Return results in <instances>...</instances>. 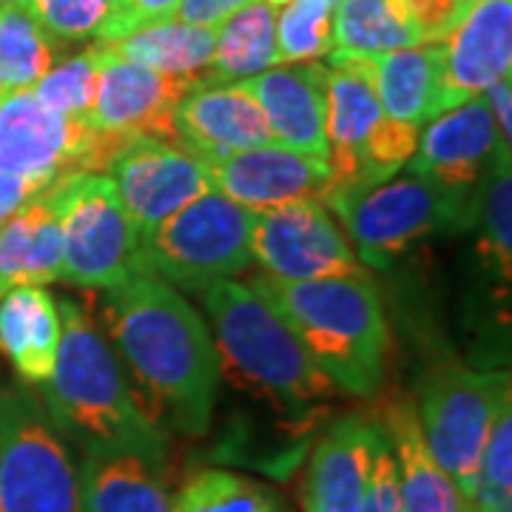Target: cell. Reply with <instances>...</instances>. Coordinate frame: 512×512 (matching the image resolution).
<instances>
[{
  "mask_svg": "<svg viewBox=\"0 0 512 512\" xmlns=\"http://www.w3.org/2000/svg\"><path fill=\"white\" fill-rule=\"evenodd\" d=\"M282 63L276 46V9L265 0H251L217 26V46L202 80L239 83Z\"/></svg>",
  "mask_w": 512,
  "mask_h": 512,
  "instance_id": "obj_28",
  "label": "cell"
},
{
  "mask_svg": "<svg viewBox=\"0 0 512 512\" xmlns=\"http://www.w3.org/2000/svg\"><path fill=\"white\" fill-rule=\"evenodd\" d=\"M26 6L43 26V32L57 46H63L97 37L109 15L111 0H26Z\"/></svg>",
  "mask_w": 512,
  "mask_h": 512,
  "instance_id": "obj_35",
  "label": "cell"
},
{
  "mask_svg": "<svg viewBox=\"0 0 512 512\" xmlns=\"http://www.w3.org/2000/svg\"><path fill=\"white\" fill-rule=\"evenodd\" d=\"M245 285L279 313L339 393H379L390 333L382 293L367 271L311 282L259 274Z\"/></svg>",
  "mask_w": 512,
  "mask_h": 512,
  "instance_id": "obj_3",
  "label": "cell"
},
{
  "mask_svg": "<svg viewBox=\"0 0 512 512\" xmlns=\"http://www.w3.org/2000/svg\"><path fill=\"white\" fill-rule=\"evenodd\" d=\"M419 126L390 120L373 89L350 69L328 66L330 191L373 188L402 171L419 146Z\"/></svg>",
  "mask_w": 512,
  "mask_h": 512,
  "instance_id": "obj_10",
  "label": "cell"
},
{
  "mask_svg": "<svg viewBox=\"0 0 512 512\" xmlns=\"http://www.w3.org/2000/svg\"><path fill=\"white\" fill-rule=\"evenodd\" d=\"M510 404L507 373H481L458 359L436 365L421 382L416 416L427 450L470 501L495 419Z\"/></svg>",
  "mask_w": 512,
  "mask_h": 512,
  "instance_id": "obj_7",
  "label": "cell"
},
{
  "mask_svg": "<svg viewBox=\"0 0 512 512\" xmlns=\"http://www.w3.org/2000/svg\"><path fill=\"white\" fill-rule=\"evenodd\" d=\"M177 6L180 0H111L109 15L97 32V43H111L143 26L177 18Z\"/></svg>",
  "mask_w": 512,
  "mask_h": 512,
  "instance_id": "obj_36",
  "label": "cell"
},
{
  "mask_svg": "<svg viewBox=\"0 0 512 512\" xmlns=\"http://www.w3.org/2000/svg\"><path fill=\"white\" fill-rule=\"evenodd\" d=\"M35 194H40L35 185H29L26 180H20V177L0 168V225L15 214L23 202L32 200Z\"/></svg>",
  "mask_w": 512,
  "mask_h": 512,
  "instance_id": "obj_41",
  "label": "cell"
},
{
  "mask_svg": "<svg viewBox=\"0 0 512 512\" xmlns=\"http://www.w3.org/2000/svg\"><path fill=\"white\" fill-rule=\"evenodd\" d=\"M464 3H467V6H473V3H476V0H464Z\"/></svg>",
  "mask_w": 512,
  "mask_h": 512,
  "instance_id": "obj_44",
  "label": "cell"
},
{
  "mask_svg": "<svg viewBox=\"0 0 512 512\" xmlns=\"http://www.w3.org/2000/svg\"><path fill=\"white\" fill-rule=\"evenodd\" d=\"M382 436L379 416L345 413L330 421L308 461L302 512H359Z\"/></svg>",
  "mask_w": 512,
  "mask_h": 512,
  "instance_id": "obj_17",
  "label": "cell"
},
{
  "mask_svg": "<svg viewBox=\"0 0 512 512\" xmlns=\"http://www.w3.org/2000/svg\"><path fill=\"white\" fill-rule=\"evenodd\" d=\"M126 137L94 131L86 120L46 109L32 89L0 97V168L37 191L66 174L106 171Z\"/></svg>",
  "mask_w": 512,
  "mask_h": 512,
  "instance_id": "obj_11",
  "label": "cell"
},
{
  "mask_svg": "<svg viewBox=\"0 0 512 512\" xmlns=\"http://www.w3.org/2000/svg\"><path fill=\"white\" fill-rule=\"evenodd\" d=\"M60 256V197L52 183L0 225V296L20 285L57 282Z\"/></svg>",
  "mask_w": 512,
  "mask_h": 512,
  "instance_id": "obj_23",
  "label": "cell"
},
{
  "mask_svg": "<svg viewBox=\"0 0 512 512\" xmlns=\"http://www.w3.org/2000/svg\"><path fill=\"white\" fill-rule=\"evenodd\" d=\"M328 66H342L359 74L373 89L384 114L396 123L421 128L441 114V43H421L376 57L328 55Z\"/></svg>",
  "mask_w": 512,
  "mask_h": 512,
  "instance_id": "obj_21",
  "label": "cell"
},
{
  "mask_svg": "<svg viewBox=\"0 0 512 512\" xmlns=\"http://www.w3.org/2000/svg\"><path fill=\"white\" fill-rule=\"evenodd\" d=\"M441 111L484 94L512 69V0H476L441 40Z\"/></svg>",
  "mask_w": 512,
  "mask_h": 512,
  "instance_id": "obj_18",
  "label": "cell"
},
{
  "mask_svg": "<svg viewBox=\"0 0 512 512\" xmlns=\"http://www.w3.org/2000/svg\"><path fill=\"white\" fill-rule=\"evenodd\" d=\"M239 86L259 103L274 143L328 160V66H274Z\"/></svg>",
  "mask_w": 512,
  "mask_h": 512,
  "instance_id": "obj_19",
  "label": "cell"
},
{
  "mask_svg": "<svg viewBox=\"0 0 512 512\" xmlns=\"http://www.w3.org/2000/svg\"><path fill=\"white\" fill-rule=\"evenodd\" d=\"M501 160H512V151L498 137L487 97L478 94L433 117L404 168L447 188L478 194Z\"/></svg>",
  "mask_w": 512,
  "mask_h": 512,
  "instance_id": "obj_15",
  "label": "cell"
},
{
  "mask_svg": "<svg viewBox=\"0 0 512 512\" xmlns=\"http://www.w3.org/2000/svg\"><path fill=\"white\" fill-rule=\"evenodd\" d=\"M330 3H339V0H330Z\"/></svg>",
  "mask_w": 512,
  "mask_h": 512,
  "instance_id": "obj_45",
  "label": "cell"
},
{
  "mask_svg": "<svg viewBox=\"0 0 512 512\" xmlns=\"http://www.w3.org/2000/svg\"><path fill=\"white\" fill-rule=\"evenodd\" d=\"M512 160L495 163L484 180L476 200L478 262L495 282L510 288V248H512Z\"/></svg>",
  "mask_w": 512,
  "mask_h": 512,
  "instance_id": "obj_31",
  "label": "cell"
},
{
  "mask_svg": "<svg viewBox=\"0 0 512 512\" xmlns=\"http://www.w3.org/2000/svg\"><path fill=\"white\" fill-rule=\"evenodd\" d=\"M265 3H271L274 9H279V6H282V3H288V0H265Z\"/></svg>",
  "mask_w": 512,
  "mask_h": 512,
  "instance_id": "obj_42",
  "label": "cell"
},
{
  "mask_svg": "<svg viewBox=\"0 0 512 512\" xmlns=\"http://www.w3.org/2000/svg\"><path fill=\"white\" fill-rule=\"evenodd\" d=\"M171 512H291L268 484L231 470L208 467L185 481Z\"/></svg>",
  "mask_w": 512,
  "mask_h": 512,
  "instance_id": "obj_30",
  "label": "cell"
},
{
  "mask_svg": "<svg viewBox=\"0 0 512 512\" xmlns=\"http://www.w3.org/2000/svg\"><path fill=\"white\" fill-rule=\"evenodd\" d=\"M0 512H83L72 450L29 387L0 393Z\"/></svg>",
  "mask_w": 512,
  "mask_h": 512,
  "instance_id": "obj_8",
  "label": "cell"
},
{
  "mask_svg": "<svg viewBox=\"0 0 512 512\" xmlns=\"http://www.w3.org/2000/svg\"><path fill=\"white\" fill-rule=\"evenodd\" d=\"M251 259L262 274L311 282L367 271L322 200H302L254 214Z\"/></svg>",
  "mask_w": 512,
  "mask_h": 512,
  "instance_id": "obj_12",
  "label": "cell"
},
{
  "mask_svg": "<svg viewBox=\"0 0 512 512\" xmlns=\"http://www.w3.org/2000/svg\"><path fill=\"white\" fill-rule=\"evenodd\" d=\"M57 299L40 285H20L0 296V353L26 384L52 376L60 345Z\"/></svg>",
  "mask_w": 512,
  "mask_h": 512,
  "instance_id": "obj_25",
  "label": "cell"
},
{
  "mask_svg": "<svg viewBox=\"0 0 512 512\" xmlns=\"http://www.w3.org/2000/svg\"><path fill=\"white\" fill-rule=\"evenodd\" d=\"M57 63V43L43 32L26 3L0 6V89H32Z\"/></svg>",
  "mask_w": 512,
  "mask_h": 512,
  "instance_id": "obj_29",
  "label": "cell"
},
{
  "mask_svg": "<svg viewBox=\"0 0 512 512\" xmlns=\"http://www.w3.org/2000/svg\"><path fill=\"white\" fill-rule=\"evenodd\" d=\"M424 43H441L470 9L464 0H404Z\"/></svg>",
  "mask_w": 512,
  "mask_h": 512,
  "instance_id": "obj_38",
  "label": "cell"
},
{
  "mask_svg": "<svg viewBox=\"0 0 512 512\" xmlns=\"http://www.w3.org/2000/svg\"><path fill=\"white\" fill-rule=\"evenodd\" d=\"M251 231L254 211L208 191L140 237V254L151 276L202 293L251 265Z\"/></svg>",
  "mask_w": 512,
  "mask_h": 512,
  "instance_id": "obj_6",
  "label": "cell"
},
{
  "mask_svg": "<svg viewBox=\"0 0 512 512\" xmlns=\"http://www.w3.org/2000/svg\"><path fill=\"white\" fill-rule=\"evenodd\" d=\"M106 171L137 237L214 191L208 165L197 154L154 137L128 140Z\"/></svg>",
  "mask_w": 512,
  "mask_h": 512,
  "instance_id": "obj_13",
  "label": "cell"
},
{
  "mask_svg": "<svg viewBox=\"0 0 512 512\" xmlns=\"http://www.w3.org/2000/svg\"><path fill=\"white\" fill-rule=\"evenodd\" d=\"M333 3L288 0L276 12V46L282 63H313L333 49Z\"/></svg>",
  "mask_w": 512,
  "mask_h": 512,
  "instance_id": "obj_32",
  "label": "cell"
},
{
  "mask_svg": "<svg viewBox=\"0 0 512 512\" xmlns=\"http://www.w3.org/2000/svg\"><path fill=\"white\" fill-rule=\"evenodd\" d=\"M55 188L63 228L60 279L86 291H109L131 276L148 274L140 237L106 174H66Z\"/></svg>",
  "mask_w": 512,
  "mask_h": 512,
  "instance_id": "obj_9",
  "label": "cell"
},
{
  "mask_svg": "<svg viewBox=\"0 0 512 512\" xmlns=\"http://www.w3.org/2000/svg\"><path fill=\"white\" fill-rule=\"evenodd\" d=\"M330 40H333L330 55L339 57H376L424 43L404 0L333 3Z\"/></svg>",
  "mask_w": 512,
  "mask_h": 512,
  "instance_id": "obj_26",
  "label": "cell"
},
{
  "mask_svg": "<svg viewBox=\"0 0 512 512\" xmlns=\"http://www.w3.org/2000/svg\"><path fill=\"white\" fill-rule=\"evenodd\" d=\"M3 3H26V0H0V6H3Z\"/></svg>",
  "mask_w": 512,
  "mask_h": 512,
  "instance_id": "obj_43",
  "label": "cell"
},
{
  "mask_svg": "<svg viewBox=\"0 0 512 512\" xmlns=\"http://www.w3.org/2000/svg\"><path fill=\"white\" fill-rule=\"evenodd\" d=\"M379 419L396 458L402 512H473L470 498L458 490L456 481L441 470L439 461L427 450L416 404L396 399L384 407Z\"/></svg>",
  "mask_w": 512,
  "mask_h": 512,
  "instance_id": "obj_24",
  "label": "cell"
},
{
  "mask_svg": "<svg viewBox=\"0 0 512 512\" xmlns=\"http://www.w3.org/2000/svg\"><path fill=\"white\" fill-rule=\"evenodd\" d=\"M0 97H3V89H0Z\"/></svg>",
  "mask_w": 512,
  "mask_h": 512,
  "instance_id": "obj_46",
  "label": "cell"
},
{
  "mask_svg": "<svg viewBox=\"0 0 512 512\" xmlns=\"http://www.w3.org/2000/svg\"><path fill=\"white\" fill-rule=\"evenodd\" d=\"M97 72H100V55L97 46H89L80 55L55 63L32 86V94L46 109L89 123L97 97Z\"/></svg>",
  "mask_w": 512,
  "mask_h": 512,
  "instance_id": "obj_33",
  "label": "cell"
},
{
  "mask_svg": "<svg viewBox=\"0 0 512 512\" xmlns=\"http://www.w3.org/2000/svg\"><path fill=\"white\" fill-rule=\"evenodd\" d=\"M478 194L456 191L404 168L373 188L330 191L322 197L342 220L350 248L365 268H390L427 239L470 231Z\"/></svg>",
  "mask_w": 512,
  "mask_h": 512,
  "instance_id": "obj_5",
  "label": "cell"
},
{
  "mask_svg": "<svg viewBox=\"0 0 512 512\" xmlns=\"http://www.w3.org/2000/svg\"><path fill=\"white\" fill-rule=\"evenodd\" d=\"M109 52L120 57H128L134 63H143L154 72L171 74V77H188L200 83L217 46V29H202L191 26L183 20L171 18L143 26L131 35L100 43Z\"/></svg>",
  "mask_w": 512,
  "mask_h": 512,
  "instance_id": "obj_27",
  "label": "cell"
},
{
  "mask_svg": "<svg viewBox=\"0 0 512 512\" xmlns=\"http://www.w3.org/2000/svg\"><path fill=\"white\" fill-rule=\"evenodd\" d=\"M470 504L473 512H512V404L495 419Z\"/></svg>",
  "mask_w": 512,
  "mask_h": 512,
  "instance_id": "obj_34",
  "label": "cell"
},
{
  "mask_svg": "<svg viewBox=\"0 0 512 512\" xmlns=\"http://www.w3.org/2000/svg\"><path fill=\"white\" fill-rule=\"evenodd\" d=\"M487 103H490V111H493V120L495 128H498V137H501V143L510 148V134H512V83L510 77H504V80H498L495 86H490L487 92Z\"/></svg>",
  "mask_w": 512,
  "mask_h": 512,
  "instance_id": "obj_40",
  "label": "cell"
},
{
  "mask_svg": "<svg viewBox=\"0 0 512 512\" xmlns=\"http://www.w3.org/2000/svg\"><path fill=\"white\" fill-rule=\"evenodd\" d=\"M60 345L40 402L63 441L86 453L140 450L168 458L165 427L143 410L106 333L74 299H60Z\"/></svg>",
  "mask_w": 512,
  "mask_h": 512,
  "instance_id": "obj_2",
  "label": "cell"
},
{
  "mask_svg": "<svg viewBox=\"0 0 512 512\" xmlns=\"http://www.w3.org/2000/svg\"><path fill=\"white\" fill-rule=\"evenodd\" d=\"M251 0H180L177 20L202 26V29H217L222 20H228Z\"/></svg>",
  "mask_w": 512,
  "mask_h": 512,
  "instance_id": "obj_39",
  "label": "cell"
},
{
  "mask_svg": "<svg viewBox=\"0 0 512 512\" xmlns=\"http://www.w3.org/2000/svg\"><path fill=\"white\" fill-rule=\"evenodd\" d=\"M211 319L220 373L251 399L291 419H316L339 393L279 313L245 282L225 279L200 293Z\"/></svg>",
  "mask_w": 512,
  "mask_h": 512,
  "instance_id": "obj_4",
  "label": "cell"
},
{
  "mask_svg": "<svg viewBox=\"0 0 512 512\" xmlns=\"http://www.w3.org/2000/svg\"><path fill=\"white\" fill-rule=\"evenodd\" d=\"M100 316L137 402L160 427L205 436L217 393L220 356L211 330L174 285L137 274L103 291Z\"/></svg>",
  "mask_w": 512,
  "mask_h": 512,
  "instance_id": "obj_1",
  "label": "cell"
},
{
  "mask_svg": "<svg viewBox=\"0 0 512 512\" xmlns=\"http://www.w3.org/2000/svg\"><path fill=\"white\" fill-rule=\"evenodd\" d=\"M83 512H171L168 458L114 450L86 453L77 467Z\"/></svg>",
  "mask_w": 512,
  "mask_h": 512,
  "instance_id": "obj_22",
  "label": "cell"
},
{
  "mask_svg": "<svg viewBox=\"0 0 512 512\" xmlns=\"http://www.w3.org/2000/svg\"><path fill=\"white\" fill-rule=\"evenodd\" d=\"M208 165L214 191L248 211H271L302 200H322L330 185L328 160L268 143L228 154Z\"/></svg>",
  "mask_w": 512,
  "mask_h": 512,
  "instance_id": "obj_16",
  "label": "cell"
},
{
  "mask_svg": "<svg viewBox=\"0 0 512 512\" xmlns=\"http://www.w3.org/2000/svg\"><path fill=\"white\" fill-rule=\"evenodd\" d=\"M359 512H402L399 473H396V458H393V450H390L387 433H384L376 453H373V470H370V481H367Z\"/></svg>",
  "mask_w": 512,
  "mask_h": 512,
  "instance_id": "obj_37",
  "label": "cell"
},
{
  "mask_svg": "<svg viewBox=\"0 0 512 512\" xmlns=\"http://www.w3.org/2000/svg\"><path fill=\"white\" fill-rule=\"evenodd\" d=\"M100 72L89 126L114 137H154L163 143H177L174 137V109L185 92L194 86L188 77L154 72L143 63L109 52L97 43Z\"/></svg>",
  "mask_w": 512,
  "mask_h": 512,
  "instance_id": "obj_14",
  "label": "cell"
},
{
  "mask_svg": "<svg viewBox=\"0 0 512 512\" xmlns=\"http://www.w3.org/2000/svg\"><path fill=\"white\" fill-rule=\"evenodd\" d=\"M171 126L177 143L202 163L274 143L259 103L239 83H194L177 103Z\"/></svg>",
  "mask_w": 512,
  "mask_h": 512,
  "instance_id": "obj_20",
  "label": "cell"
}]
</instances>
